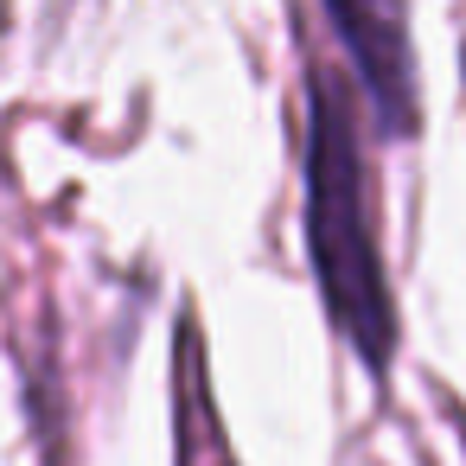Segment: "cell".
Segmentation results:
<instances>
[{
	"instance_id": "cell-2",
	"label": "cell",
	"mask_w": 466,
	"mask_h": 466,
	"mask_svg": "<svg viewBox=\"0 0 466 466\" xmlns=\"http://www.w3.org/2000/svg\"><path fill=\"white\" fill-rule=\"evenodd\" d=\"M313 14L339 52V65L358 84L370 141L402 147L421 135V65L409 39V7L402 0H313Z\"/></svg>"
},
{
	"instance_id": "cell-3",
	"label": "cell",
	"mask_w": 466,
	"mask_h": 466,
	"mask_svg": "<svg viewBox=\"0 0 466 466\" xmlns=\"http://www.w3.org/2000/svg\"><path fill=\"white\" fill-rule=\"evenodd\" d=\"M173 466H243L218 409L211 345L192 300H179V319H173Z\"/></svg>"
},
{
	"instance_id": "cell-4",
	"label": "cell",
	"mask_w": 466,
	"mask_h": 466,
	"mask_svg": "<svg viewBox=\"0 0 466 466\" xmlns=\"http://www.w3.org/2000/svg\"><path fill=\"white\" fill-rule=\"evenodd\" d=\"M460 77H466V33H460Z\"/></svg>"
},
{
	"instance_id": "cell-1",
	"label": "cell",
	"mask_w": 466,
	"mask_h": 466,
	"mask_svg": "<svg viewBox=\"0 0 466 466\" xmlns=\"http://www.w3.org/2000/svg\"><path fill=\"white\" fill-rule=\"evenodd\" d=\"M300 52V237L319 307L345 351L364 364L370 383H390L402 313L383 256V211H377V167H370V122L358 103L351 71L339 52L313 46L307 20L294 14Z\"/></svg>"
}]
</instances>
